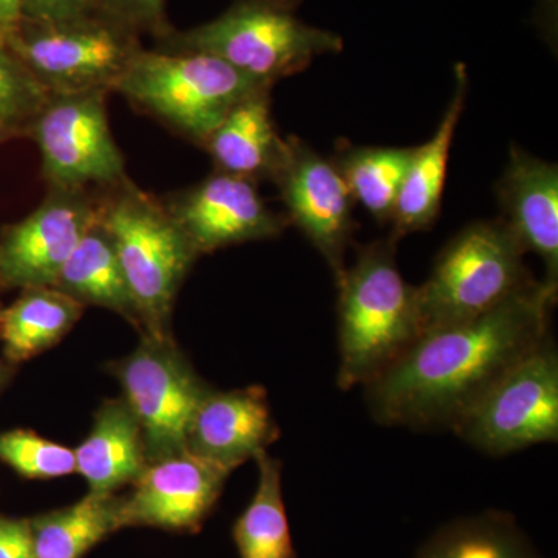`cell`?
<instances>
[{
  "label": "cell",
  "mask_w": 558,
  "mask_h": 558,
  "mask_svg": "<svg viewBox=\"0 0 558 558\" xmlns=\"http://www.w3.org/2000/svg\"><path fill=\"white\" fill-rule=\"evenodd\" d=\"M0 462L24 478L50 480L76 472L75 451L31 429L0 432Z\"/></svg>",
  "instance_id": "cell-27"
},
{
  "label": "cell",
  "mask_w": 558,
  "mask_h": 558,
  "mask_svg": "<svg viewBox=\"0 0 558 558\" xmlns=\"http://www.w3.org/2000/svg\"><path fill=\"white\" fill-rule=\"evenodd\" d=\"M391 236L359 248L339 286L340 368L337 384H369L421 336L416 288L403 279Z\"/></svg>",
  "instance_id": "cell-2"
},
{
  "label": "cell",
  "mask_w": 558,
  "mask_h": 558,
  "mask_svg": "<svg viewBox=\"0 0 558 558\" xmlns=\"http://www.w3.org/2000/svg\"><path fill=\"white\" fill-rule=\"evenodd\" d=\"M117 374L124 402L142 428L148 461L185 451L191 422L209 391L170 337L145 332Z\"/></svg>",
  "instance_id": "cell-10"
},
{
  "label": "cell",
  "mask_w": 558,
  "mask_h": 558,
  "mask_svg": "<svg viewBox=\"0 0 558 558\" xmlns=\"http://www.w3.org/2000/svg\"><path fill=\"white\" fill-rule=\"evenodd\" d=\"M101 11L138 35L148 33L157 40L174 31L168 21L167 0H101Z\"/></svg>",
  "instance_id": "cell-28"
},
{
  "label": "cell",
  "mask_w": 558,
  "mask_h": 558,
  "mask_svg": "<svg viewBox=\"0 0 558 558\" xmlns=\"http://www.w3.org/2000/svg\"><path fill=\"white\" fill-rule=\"evenodd\" d=\"M231 472L189 450L149 462L130 497L121 498V527H199Z\"/></svg>",
  "instance_id": "cell-14"
},
{
  "label": "cell",
  "mask_w": 558,
  "mask_h": 558,
  "mask_svg": "<svg viewBox=\"0 0 558 558\" xmlns=\"http://www.w3.org/2000/svg\"><path fill=\"white\" fill-rule=\"evenodd\" d=\"M278 436L263 388L209 391L191 422L186 450L234 470L266 451Z\"/></svg>",
  "instance_id": "cell-16"
},
{
  "label": "cell",
  "mask_w": 558,
  "mask_h": 558,
  "mask_svg": "<svg viewBox=\"0 0 558 558\" xmlns=\"http://www.w3.org/2000/svg\"><path fill=\"white\" fill-rule=\"evenodd\" d=\"M502 220L520 242L545 263L549 288L558 290V168L512 146L497 183Z\"/></svg>",
  "instance_id": "cell-15"
},
{
  "label": "cell",
  "mask_w": 558,
  "mask_h": 558,
  "mask_svg": "<svg viewBox=\"0 0 558 558\" xmlns=\"http://www.w3.org/2000/svg\"><path fill=\"white\" fill-rule=\"evenodd\" d=\"M5 46L51 94L113 90L143 49L137 32L102 11L50 24L22 20Z\"/></svg>",
  "instance_id": "cell-7"
},
{
  "label": "cell",
  "mask_w": 558,
  "mask_h": 558,
  "mask_svg": "<svg viewBox=\"0 0 558 558\" xmlns=\"http://www.w3.org/2000/svg\"><path fill=\"white\" fill-rule=\"evenodd\" d=\"M106 94H51L32 124L51 189H117L128 182L123 154L109 128Z\"/></svg>",
  "instance_id": "cell-9"
},
{
  "label": "cell",
  "mask_w": 558,
  "mask_h": 558,
  "mask_svg": "<svg viewBox=\"0 0 558 558\" xmlns=\"http://www.w3.org/2000/svg\"><path fill=\"white\" fill-rule=\"evenodd\" d=\"M84 304L54 288L25 289L21 299L0 311V340L9 363L39 355L78 322Z\"/></svg>",
  "instance_id": "cell-21"
},
{
  "label": "cell",
  "mask_w": 558,
  "mask_h": 558,
  "mask_svg": "<svg viewBox=\"0 0 558 558\" xmlns=\"http://www.w3.org/2000/svg\"><path fill=\"white\" fill-rule=\"evenodd\" d=\"M202 146L220 172L256 183L271 180L281 163L286 138L275 128L270 89L255 92L234 106Z\"/></svg>",
  "instance_id": "cell-18"
},
{
  "label": "cell",
  "mask_w": 558,
  "mask_h": 558,
  "mask_svg": "<svg viewBox=\"0 0 558 558\" xmlns=\"http://www.w3.org/2000/svg\"><path fill=\"white\" fill-rule=\"evenodd\" d=\"M98 202V223L108 233L146 333L168 336L172 304L199 256L167 205L130 182Z\"/></svg>",
  "instance_id": "cell-3"
},
{
  "label": "cell",
  "mask_w": 558,
  "mask_h": 558,
  "mask_svg": "<svg viewBox=\"0 0 558 558\" xmlns=\"http://www.w3.org/2000/svg\"><path fill=\"white\" fill-rule=\"evenodd\" d=\"M468 86V70L464 64H459L454 92L442 120L439 121L438 130L424 145L414 146L391 219L392 230L389 236L395 241L432 229L439 218L450 149L464 110Z\"/></svg>",
  "instance_id": "cell-17"
},
{
  "label": "cell",
  "mask_w": 558,
  "mask_h": 558,
  "mask_svg": "<svg viewBox=\"0 0 558 558\" xmlns=\"http://www.w3.org/2000/svg\"><path fill=\"white\" fill-rule=\"evenodd\" d=\"M414 148L354 146L341 142L332 157L355 204L385 226L391 223Z\"/></svg>",
  "instance_id": "cell-23"
},
{
  "label": "cell",
  "mask_w": 558,
  "mask_h": 558,
  "mask_svg": "<svg viewBox=\"0 0 558 558\" xmlns=\"http://www.w3.org/2000/svg\"><path fill=\"white\" fill-rule=\"evenodd\" d=\"M524 255L501 218L459 231L440 252L427 281L416 288L421 336L481 317L534 284Z\"/></svg>",
  "instance_id": "cell-4"
},
{
  "label": "cell",
  "mask_w": 558,
  "mask_h": 558,
  "mask_svg": "<svg viewBox=\"0 0 558 558\" xmlns=\"http://www.w3.org/2000/svg\"><path fill=\"white\" fill-rule=\"evenodd\" d=\"M73 451L76 472L97 494L132 486L149 464L142 428L124 399L101 407L89 436Z\"/></svg>",
  "instance_id": "cell-19"
},
{
  "label": "cell",
  "mask_w": 558,
  "mask_h": 558,
  "mask_svg": "<svg viewBox=\"0 0 558 558\" xmlns=\"http://www.w3.org/2000/svg\"><path fill=\"white\" fill-rule=\"evenodd\" d=\"M557 289L535 281L481 315L422 333L365 385L377 424L451 428L465 410L550 336Z\"/></svg>",
  "instance_id": "cell-1"
},
{
  "label": "cell",
  "mask_w": 558,
  "mask_h": 558,
  "mask_svg": "<svg viewBox=\"0 0 558 558\" xmlns=\"http://www.w3.org/2000/svg\"><path fill=\"white\" fill-rule=\"evenodd\" d=\"M343 46L340 35L312 27L293 11L255 2H236L207 24L157 40V49L209 54L269 87Z\"/></svg>",
  "instance_id": "cell-5"
},
{
  "label": "cell",
  "mask_w": 558,
  "mask_h": 558,
  "mask_svg": "<svg viewBox=\"0 0 558 558\" xmlns=\"http://www.w3.org/2000/svg\"><path fill=\"white\" fill-rule=\"evenodd\" d=\"M97 216L98 202L86 191L51 189L39 208L0 236V284L24 290L53 288Z\"/></svg>",
  "instance_id": "cell-12"
},
{
  "label": "cell",
  "mask_w": 558,
  "mask_h": 558,
  "mask_svg": "<svg viewBox=\"0 0 558 558\" xmlns=\"http://www.w3.org/2000/svg\"><path fill=\"white\" fill-rule=\"evenodd\" d=\"M167 207L199 255L271 240L289 226L288 216L266 204L256 182L220 171L180 193Z\"/></svg>",
  "instance_id": "cell-13"
},
{
  "label": "cell",
  "mask_w": 558,
  "mask_h": 558,
  "mask_svg": "<svg viewBox=\"0 0 558 558\" xmlns=\"http://www.w3.org/2000/svg\"><path fill=\"white\" fill-rule=\"evenodd\" d=\"M121 498L89 492L69 508L28 520L33 558H83L121 529Z\"/></svg>",
  "instance_id": "cell-22"
},
{
  "label": "cell",
  "mask_w": 558,
  "mask_h": 558,
  "mask_svg": "<svg viewBox=\"0 0 558 558\" xmlns=\"http://www.w3.org/2000/svg\"><path fill=\"white\" fill-rule=\"evenodd\" d=\"M10 366L9 362H3V360H0V391H2V388L5 387L7 381L10 379Z\"/></svg>",
  "instance_id": "cell-33"
},
{
  "label": "cell",
  "mask_w": 558,
  "mask_h": 558,
  "mask_svg": "<svg viewBox=\"0 0 558 558\" xmlns=\"http://www.w3.org/2000/svg\"><path fill=\"white\" fill-rule=\"evenodd\" d=\"M50 97L20 58L0 44V130H31Z\"/></svg>",
  "instance_id": "cell-26"
},
{
  "label": "cell",
  "mask_w": 558,
  "mask_h": 558,
  "mask_svg": "<svg viewBox=\"0 0 558 558\" xmlns=\"http://www.w3.org/2000/svg\"><path fill=\"white\" fill-rule=\"evenodd\" d=\"M269 86L196 51L142 49L113 90L204 145L234 106Z\"/></svg>",
  "instance_id": "cell-6"
},
{
  "label": "cell",
  "mask_w": 558,
  "mask_h": 558,
  "mask_svg": "<svg viewBox=\"0 0 558 558\" xmlns=\"http://www.w3.org/2000/svg\"><path fill=\"white\" fill-rule=\"evenodd\" d=\"M22 22V0H0V44L16 32Z\"/></svg>",
  "instance_id": "cell-31"
},
{
  "label": "cell",
  "mask_w": 558,
  "mask_h": 558,
  "mask_svg": "<svg viewBox=\"0 0 558 558\" xmlns=\"http://www.w3.org/2000/svg\"><path fill=\"white\" fill-rule=\"evenodd\" d=\"M53 288L68 293L81 304H95L119 312L142 326L119 256L108 233L98 223V216L97 222L65 260Z\"/></svg>",
  "instance_id": "cell-20"
},
{
  "label": "cell",
  "mask_w": 558,
  "mask_h": 558,
  "mask_svg": "<svg viewBox=\"0 0 558 558\" xmlns=\"http://www.w3.org/2000/svg\"><path fill=\"white\" fill-rule=\"evenodd\" d=\"M451 432L488 454L558 439V354L553 336L531 349L480 396Z\"/></svg>",
  "instance_id": "cell-8"
},
{
  "label": "cell",
  "mask_w": 558,
  "mask_h": 558,
  "mask_svg": "<svg viewBox=\"0 0 558 558\" xmlns=\"http://www.w3.org/2000/svg\"><path fill=\"white\" fill-rule=\"evenodd\" d=\"M7 134H9V132H5V131H3V130H0V140H2V138H3V135H7Z\"/></svg>",
  "instance_id": "cell-34"
},
{
  "label": "cell",
  "mask_w": 558,
  "mask_h": 558,
  "mask_svg": "<svg viewBox=\"0 0 558 558\" xmlns=\"http://www.w3.org/2000/svg\"><path fill=\"white\" fill-rule=\"evenodd\" d=\"M421 558H535L515 529L502 519H476L453 524L422 553Z\"/></svg>",
  "instance_id": "cell-25"
},
{
  "label": "cell",
  "mask_w": 558,
  "mask_h": 558,
  "mask_svg": "<svg viewBox=\"0 0 558 558\" xmlns=\"http://www.w3.org/2000/svg\"><path fill=\"white\" fill-rule=\"evenodd\" d=\"M259 481L255 497L234 524L241 558H295L288 513L282 499L281 462L256 454Z\"/></svg>",
  "instance_id": "cell-24"
},
{
  "label": "cell",
  "mask_w": 558,
  "mask_h": 558,
  "mask_svg": "<svg viewBox=\"0 0 558 558\" xmlns=\"http://www.w3.org/2000/svg\"><path fill=\"white\" fill-rule=\"evenodd\" d=\"M271 182L281 194L289 223L299 227L339 281L355 230V202L333 161L290 135Z\"/></svg>",
  "instance_id": "cell-11"
},
{
  "label": "cell",
  "mask_w": 558,
  "mask_h": 558,
  "mask_svg": "<svg viewBox=\"0 0 558 558\" xmlns=\"http://www.w3.org/2000/svg\"><path fill=\"white\" fill-rule=\"evenodd\" d=\"M0 558H33L28 520L0 517Z\"/></svg>",
  "instance_id": "cell-30"
},
{
  "label": "cell",
  "mask_w": 558,
  "mask_h": 558,
  "mask_svg": "<svg viewBox=\"0 0 558 558\" xmlns=\"http://www.w3.org/2000/svg\"><path fill=\"white\" fill-rule=\"evenodd\" d=\"M236 2L264 3V5L277 7V9L295 11L303 0H236Z\"/></svg>",
  "instance_id": "cell-32"
},
{
  "label": "cell",
  "mask_w": 558,
  "mask_h": 558,
  "mask_svg": "<svg viewBox=\"0 0 558 558\" xmlns=\"http://www.w3.org/2000/svg\"><path fill=\"white\" fill-rule=\"evenodd\" d=\"M101 11V0H22V20L62 22L78 20Z\"/></svg>",
  "instance_id": "cell-29"
}]
</instances>
